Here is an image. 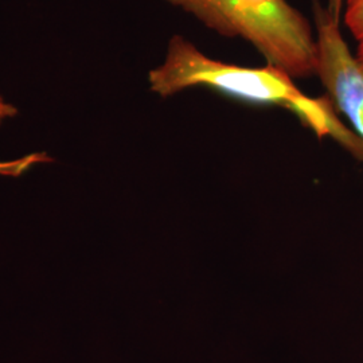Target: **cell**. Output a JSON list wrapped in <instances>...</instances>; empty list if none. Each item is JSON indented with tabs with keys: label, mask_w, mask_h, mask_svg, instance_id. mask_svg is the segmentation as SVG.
I'll list each match as a JSON object with an SVG mask.
<instances>
[{
	"label": "cell",
	"mask_w": 363,
	"mask_h": 363,
	"mask_svg": "<svg viewBox=\"0 0 363 363\" xmlns=\"http://www.w3.org/2000/svg\"><path fill=\"white\" fill-rule=\"evenodd\" d=\"M313 19L318 46L316 76L334 106L349 118L363 142V66L343 38L339 19L318 0L313 4Z\"/></svg>",
	"instance_id": "3957f363"
},
{
	"label": "cell",
	"mask_w": 363,
	"mask_h": 363,
	"mask_svg": "<svg viewBox=\"0 0 363 363\" xmlns=\"http://www.w3.org/2000/svg\"><path fill=\"white\" fill-rule=\"evenodd\" d=\"M225 37L252 43L269 65L292 78L316 76L311 23L286 0H166Z\"/></svg>",
	"instance_id": "7a4b0ae2"
},
{
	"label": "cell",
	"mask_w": 363,
	"mask_h": 363,
	"mask_svg": "<svg viewBox=\"0 0 363 363\" xmlns=\"http://www.w3.org/2000/svg\"><path fill=\"white\" fill-rule=\"evenodd\" d=\"M18 115V108L15 105L6 101L1 96H0V125H3L4 121L13 118Z\"/></svg>",
	"instance_id": "8992f818"
},
{
	"label": "cell",
	"mask_w": 363,
	"mask_h": 363,
	"mask_svg": "<svg viewBox=\"0 0 363 363\" xmlns=\"http://www.w3.org/2000/svg\"><path fill=\"white\" fill-rule=\"evenodd\" d=\"M345 25L357 42L355 57L363 66V0H345Z\"/></svg>",
	"instance_id": "277c9868"
},
{
	"label": "cell",
	"mask_w": 363,
	"mask_h": 363,
	"mask_svg": "<svg viewBox=\"0 0 363 363\" xmlns=\"http://www.w3.org/2000/svg\"><path fill=\"white\" fill-rule=\"evenodd\" d=\"M52 162V156L48 155L46 152H33L13 160H0V177L19 178L26 174L28 169Z\"/></svg>",
	"instance_id": "5b68a950"
},
{
	"label": "cell",
	"mask_w": 363,
	"mask_h": 363,
	"mask_svg": "<svg viewBox=\"0 0 363 363\" xmlns=\"http://www.w3.org/2000/svg\"><path fill=\"white\" fill-rule=\"evenodd\" d=\"M343 6H345V0H328L327 9L337 19H339L342 10H343Z\"/></svg>",
	"instance_id": "52a82bcc"
},
{
	"label": "cell",
	"mask_w": 363,
	"mask_h": 363,
	"mask_svg": "<svg viewBox=\"0 0 363 363\" xmlns=\"http://www.w3.org/2000/svg\"><path fill=\"white\" fill-rule=\"evenodd\" d=\"M151 91L169 97L190 88L203 86L250 104L280 106L292 112L318 138L330 136L363 162V142L337 117L330 97H310L298 89L284 70L226 64L210 58L194 43L175 35L164 61L148 73Z\"/></svg>",
	"instance_id": "6da1fadb"
}]
</instances>
